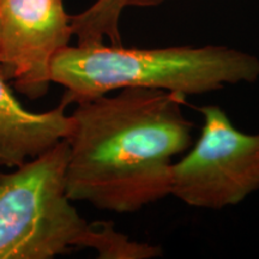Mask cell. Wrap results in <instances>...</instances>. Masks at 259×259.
Returning <instances> with one entry per match:
<instances>
[{"mask_svg":"<svg viewBox=\"0 0 259 259\" xmlns=\"http://www.w3.org/2000/svg\"><path fill=\"white\" fill-rule=\"evenodd\" d=\"M72 36L63 0H0V69L29 99L46 95L51 61Z\"/></svg>","mask_w":259,"mask_h":259,"instance_id":"obj_5","label":"cell"},{"mask_svg":"<svg viewBox=\"0 0 259 259\" xmlns=\"http://www.w3.org/2000/svg\"><path fill=\"white\" fill-rule=\"evenodd\" d=\"M52 83L65 88L61 102L79 103L124 88H147L183 97L255 83L259 58L221 45L126 48L92 44L61 48L51 61Z\"/></svg>","mask_w":259,"mask_h":259,"instance_id":"obj_2","label":"cell"},{"mask_svg":"<svg viewBox=\"0 0 259 259\" xmlns=\"http://www.w3.org/2000/svg\"><path fill=\"white\" fill-rule=\"evenodd\" d=\"M199 112L198 141L171 166L170 196L199 209L235 206L259 190V132H241L219 106Z\"/></svg>","mask_w":259,"mask_h":259,"instance_id":"obj_4","label":"cell"},{"mask_svg":"<svg viewBox=\"0 0 259 259\" xmlns=\"http://www.w3.org/2000/svg\"><path fill=\"white\" fill-rule=\"evenodd\" d=\"M167 0H127L128 6H137V8H149V6H157Z\"/></svg>","mask_w":259,"mask_h":259,"instance_id":"obj_8","label":"cell"},{"mask_svg":"<svg viewBox=\"0 0 259 259\" xmlns=\"http://www.w3.org/2000/svg\"><path fill=\"white\" fill-rule=\"evenodd\" d=\"M66 105L44 113L25 109L16 99L0 69V167L18 168L66 139L71 116Z\"/></svg>","mask_w":259,"mask_h":259,"instance_id":"obj_6","label":"cell"},{"mask_svg":"<svg viewBox=\"0 0 259 259\" xmlns=\"http://www.w3.org/2000/svg\"><path fill=\"white\" fill-rule=\"evenodd\" d=\"M66 139L11 173L0 170V259H52L93 248L101 259H139L144 244L109 221L89 223L66 192Z\"/></svg>","mask_w":259,"mask_h":259,"instance_id":"obj_3","label":"cell"},{"mask_svg":"<svg viewBox=\"0 0 259 259\" xmlns=\"http://www.w3.org/2000/svg\"><path fill=\"white\" fill-rule=\"evenodd\" d=\"M127 0H96L88 9L71 16L73 36L78 45L102 44L107 37L111 45H121L120 17Z\"/></svg>","mask_w":259,"mask_h":259,"instance_id":"obj_7","label":"cell"},{"mask_svg":"<svg viewBox=\"0 0 259 259\" xmlns=\"http://www.w3.org/2000/svg\"><path fill=\"white\" fill-rule=\"evenodd\" d=\"M77 103L66 142V192L72 202L118 213L170 196L173 157L192 145L185 97L147 88Z\"/></svg>","mask_w":259,"mask_h":259,"instance_id":"obj_1","label":"cell"}]
</instances>
